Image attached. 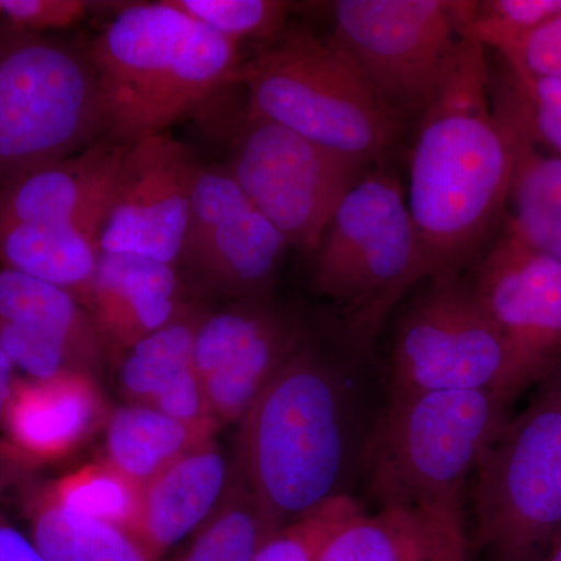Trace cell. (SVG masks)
<instances>
[{
    "mask_svg": "<svg viewBox=\"0 0 561 561\" xmlns=\"http://www.w3.org/2000/svg\"><path fill=\"white\" fill-rule=\"evenodd\" d=\"M512 157L493 111L485 47L463 33L413 147L409 213L426 278L459 275L507 205Z\"/></svg>",
    "mask_w": 561,
    "mask_h": 561,
    "instance_id": "6da1fadb",
    "label": "cell"
},
{
    "mask_svg": "<svg viewBox=\"0 0 561 561\" xmlns=\"http://www.w3.org/2000/svg\"><path fill=\"white\" fill-rule=\"evenodd\" d=\"M346 408L337 373L300 346L239 423L236 465L279 529L346 496Z\"/></svg>",
    "mask_w": 561,
    "mask_h": 561,
    "instance_id": "7a4b0ae2",
    "label": "cell"
},
{
    "mask_svg": "<svg viewBox=\"0 0 561 561\" xmlns=\"http://www.w3.org/2000/svg\"><path fill=\"white\" fill-rule=\"evenodd\" d=\"M238 46L168 0L125 7L88 49L106 131L122 144L165 133L238 81Z\"/></svg>",
    "mask_w": 561,
    "mask_h": 561,
    "instance_id": "3957f363",
    "label": "cell"
},
{
    "mask_svg": "<svg viewBox=\"0 0 561 561\" xmlns=\"http://www.w3.org/2000/svg\"><path fill=\"white\" fill-rule=\"evenodd\" d=\"M511 401L486 390L391 391L364 453L379 508L461 513L465 483Z\"/></svg>",
    "mask_w": 561,
    "mask_h": 561,
    "instance_id": "277c9868",
    "label": "cell"
},
{
    "mask_svg": "<svg viewBox=\"0 0 561 561\" xmlns=\"http://www.w3.org/2000/svg\"><path fill=\"white\" fill-rule=\"evenodd\" d=\"M238 83L250 116L275 122L370 168L397 139L401 119L348 55L309 32L279 33L249 61Z\"/></svg>",
    "mask_w": 561,
    "mask_h": 561,
    "instance_id": "5b68a950",
    "label": "cell"
},
{
    "mask_svg": "<svg viewBox=\"0 0 561 561\" xmlns=\"http://www.w3.org/2000/svg\"><path fill=\"white\" fill-rule=\"evenodd\" d=\"M106 131L90 50L0 24V187Z\"/></svg>",
    "mask_w": 561,
    "mask_h": 561,
    "instance_id": "8992f818",
    "label": "cell"
},
{
    "mask_svg": "<svg viewBox=\"0 0 561 561\" xmlns=\"http://www.w3.org/2000/svg\"><path fill=\"white\" fill-rule=\"evenodd\" d=\"M426 279L408 201L393 173L368 171L342 198L313 265V287L371 343L391 309Z\"/></svg>",
    "mask_w": 561,
    "mask_h": 561,
    "instance_id": "52a82bcc",
    "label": "cell"
},
{
    "mask_svg": "<svg viewBox=\"0 0 561 561\" xmlns=\"http://www.w3.org/2000/svg\"><path fill=\"white\" fill-rule=\"evenodd\" d=\"M478 545L530 561L561 535V378L482 454L472 493Z\"/></svg>",
    "mask_w": 561,
    "mask_h": 561,
    "instance_id": "ba28073f",
    "label": "cell"
},
{
    "mask_svg": "<svg viewBox=\"0 0 561 561\" xmlns=\"http://www.w3.org/2000/svg\"><path fill=\"white\" fill-rule=\"evenodd\" d=\"M401 317L391 391L486 390L516 397L534 373L459 275L431 279Z\"/></svg>",
    "mask_w": 561,
    "mask_h": 561,
    "instance_id": "9c48e42d",
    "label": "cell"
},
{
    "mask_svg": "<svg viewBox=\"0 0 561 561\" xmlns=\"http://www.w3.org/2000/svg\"><path fill=\"white\" fill-rule=\"evenodd\" d=\"M472 2L339 0L330 41L400 116H421L470 20Z\"/></svg>",
    "mask_w": 561,
    "mask_h": 561,
    "instance_id": "30bf717a",
    "label": "cell"
},
{
    "mask_svg": "<svg viewBox=\"0 0 561 561\" xmlns=\"http://www.w3.org/2000/svg\"><path fill=\"white\" fill-rule=\"evenodd\" d=\"M367 169L247 114L228 172L287 245L316 253L342 198Z\"/></svg>",
    "mask_w": 561,
    "mask_h": 561,
    "instance_id": "8fae6325",
    "label": "cell"
},
{
    "mask_svg": "<svg viewBox=\"0 0 561 561\" xmlns=\"http://www.w3.org/2000/svg\"><path fill=\"white\" fill-rule=\"evenodd\" d=\"M287 247L228 169L198 168L180 261L205 289L238 301L264 298Z\"/></svg>",
    "mask_w": 561,
    "mask_h": 561,
    "instance_id": "7c38bea8",
    "label": "cell"
},
{
    "mask_svg": "<svg viewBox=\"0 0 561 561\" xmlns=\"http://www.w3.org/2000/svg\"><path fill=\"white\" fill-rule=\"evenodd\" d=\"M198 162L169 133L128 144L103 221V253L175 265L190 224Z\"/></svg>",
    "mask_w": 561,
    "mask_h": 561,
    "instance_id": "4fadbf2b",
    "label": "cell"
},
{
    "mask_svg": "<svg viewBox=\"0 0 561 561\" xmlns=\"http://www.w3.org/2000/svg\"><path fill=\"white\" fill-rule=\"evenodd\" d=\"M298 348L290 321L265 298L206 312L195 334L192 362L219 427L241 423Z\"/></svg>",
    "mask_w": 561,
    "mask_h": 561,
    "instance_id": "5bb4252c",
    "label": "cell"
},
{
    "mask_svg": "<svg viewBox=\"0 0 561 561\" xmlns=\"http://www.w3.org/2000/svg\"><path fill=\"white\" fill-rule=\"evenodd\" d=\"M471 287L537 381L551 376L561 362V261L504 231L479 261Z\"/></svg>",
    "mask_w": 561,
    "mask_h": 561,
    "instance_id": "9a60e30c",
    "label": "cell"
},
{
    "mask_svg": "<svg viewBox=\"0 0 561 561\" xmlns=\"http://www.w3.org/2000/svg\"><path fill=\"white\" fill-rule=\"evenodd\" d=\"M128 144L99 140L0 187V225L77 224L103 228Z\"/></svg>",
    "mask_w": 561,
    "mask_h": 561,
    "instance_id": "2e32d148",
    "label": "cell"
},
{
    "mask_svg": "<svg viewBox=\"0 0 561 561\" xmlns=\"http://www.w3.org/2000/svg\"><path fill=\"white\" fill-rule=\"evenodd\" d=\"M238 478L236 459L216 438L206 442L144 486L133 535L151 559L161 561L220 511Z\"/></svg>",
    "mask_w": 561,
    "mask_h": 561,
    "instance_id": "e0dca14e",
    "label": "cell"
},
{
    "mask_svg": "<svg viewBox=\"0 0 561 561\" xmlns=\"http://www.w3.org/2000/svg\"><path fill=\"white\" fill-rule=\"evenodd\" d=\"M99 387L88 373L49 379L16 378L2 426L21 459H65L106 420Z\"/></svg>",
    "mask_w": 561,
    "mask_h": 561,
    "instance_id": "ac0fdd59",
    "label": "cell"
},
{
    "mask_svg": "<svg viewBox=\"0 0 561 561\" xmlns=\"http://www.w3.org/2000/svg\"><path fill=\"white\" fill-rule=\"evenodd\" d=\"M186 306L175 265L138 254L102 251L90 312L106 350L127 353L175 320Z\"/></svg>",
    "mask_w": 561,
    "mask_h": 561,
    "instance_id": "d6986e66",
    "label": "cell"
},
{
    "mask_svg": "<svg viewBox=\"0 0 561 561\" xmlns=\"http://www.w3.org/2000/svg\"><path fill=\"white\" fill-rule=\"evenodd\" d=\"M461 527V513L379 508L367 515L357 511L331 531L317 561H435Z\"/></svg>",
    "mask_w": 561,
    "mask_h": 561,
    "instance_id": "ffe728a7",
    "label": "cell"
},
{
    "mask_svg": "<svg viewBox=\"0 0 561 561\" xmlns=\"http://www.w3.org/2000/svg\"><path fill=\"white\" fill-rule=\"evenodd\" d=\"M102 228L77 224L0 225L3 268L69 291L90 311Z\"/></svg>",
    "mask_w": 561,
    "mask_h": 561,
    "instance_id": "44dd1931",
    "label": "cell"
},
{
    "mask_svg": "<svg viewBox=\"0 0 561 561\" xmlns=\"http://www.w3.org/2000/svg\"><path fill=\"white\" fill-rule=\"evenodd\" d=\"M511 149L505 230L524 245L561 261V157L546 150L494 110Z\"/></svg>",
    "mask_w": 561,
    "mask_h": 561,
    "instance_id": "7402d4cb",
    "label": "cell"
},
{
    "mask_svg": "<svg viewBox=\"0 0 561 561\" xmlns=\"http://www.w3.org/2000/svg\"><path fill=\"white\" fill-rule=\"evenodd\" d=\"M216 423H184L147 404L114 409L105 420V460L140 489L213 440Z\"/></svg>",
    "mask_w": 561,
    "mask_h": 561,
    "instance_id": "603a6c76",
    "label": "cell"
},
{
    "mask_svg": "<svg viewBox=\"0 0 561 561\" xmlns=\"http://www.w3.org/2000/svg\"><path fill=\"white\" fill-rule=\"evenodd\" d=\"M0 321L62 343L90 373L108 351L94 317L69 291L10 268L0 271Z\"/></svg>",
    "mask_w": 561,
    "mask_h": 561,
    "instance_id": "cb8c5ba5",
    "label": "cell"
},
{
    "mask_svg": "<svg viewBox=\"0 0 561 561\" xmlns=\"http://www.w3.org/2000/svg\"><path fill=\"white\" fill-rule=\"evenodd\" d=\"M31 522L46 561H154L130 531L70 512L47 491L33 504Z\"/></svg>",
    "mask_w": 561,
    "mask_h": 561,
    "instance_id": "d4e9b609",
    "label": "cell"
},
{
    "mask_svg": "<svg viewBox=\"0 0 561 561\" xmlns=\"http://www.w3.org/2000/svg\"><path fill=\"white\" fill-rule=\"evenodd\" d=\"M205 313L187 305L175 320L125 353L121 387L128 402L150 405L184 373L194 370L195 334Z\"/></svg>",
    "mask_w": 561,
    "mask_h": 561,
    "instance_id": "484cf974",
    "label": "cell"
},
{
    "mask_svg": "<svg viewBox=\"0 0 561 561\" xmlns=\"http://www.w3.org/2000/svg\"><path fill=\"white\" fill-rule=\"evenodd\" d=\"M278 530L239 472L220 511L192 537L175 561H254Z\"/></svg>",
    "mask_w": 561,
    "mask_h": 561,
    "instance_id": "4316f807",
    "label": "cell"
},
{
    "mask_svg": "<svg viewBox=\"0 0 561 561\" xmlns=\"http://www.w3.org/2000/svg\"><path fill=\"white\" fill-rule=\"evenodd\" d=\"M47 493L61 507L88 518L135 531L142 489L105 459L69 472Z\"/></svg>",
    "mask_w": 561,
    "mask_h": 561,
    "instance_id": "83f0119b",
    "label": "cell"
},
{
    "mask_svg": "<svg viewBox=\"0 0 561 561\" xmlns=\"http://www.w3.org/2000/svg\"><path fill=\"white\" fill-rule=\"evenodd\" d=\"M501 80L490 79L493 108L522 125L546 150L561 157V81L530 76L505 65Z\"/></svg>",
    "mask_w": 561,
    "mask_h": 561,
    "instance_id": "f1b7e54d",
    "label": "cell"
},
{
    "mask_svg": "<svg viewBox=\"0 0 561 561\" xmlns=\"http://www.w3.org/2000/svg\"><path fill=\"white\" fill-rule=\"evenodd\" d=\"M169 5L224 38L271 41L286 22L289 3L278 0H168Z\"/></svg>",
    "mask_w": 561,
    "mask_h": 561,
    "instance_id": "f546056e",
    "label": "cell"
},
{
    "mask_svg": "<svg viewBox=\"0 0 561 561\" xmlns=\"http://www.w3.org/2000/svg\"><path fill=\"white\" fill-rule=\"evenodd\" d=\"M561 13V0H489L472 2L467 35L502 57L511 55L530 33Z\"/></svg>",
    "mask_w": 561,
    "mask_h": 561,
    "instance_id": "4dcf8cb0",
    "label": "cell"
},
{
    "mask_svg": "<svg viewBox=\"0 0 561 561\" xmlns=\"http://www.w3.org/2000/svg\"><path fill=\"white\" fill-rule=\"evenodd\" d=\"M357 511L359 504L348 494L335 497L319 511L276 531L254 561H317L331 531Z\"/></svg>",
    "mask_w": 561,
    "mask_h": 561,
    "instance_id": "1f68e13d",
    "label": "cell"
},
{
    "mask_svg": "<svg viewBox=\"0 0 561 561\" xmlns=\"http://www.w3.org/2000/svg\"><path fill=\"white\" fill-rule=\"evenodd\" d=\"M0 345L28 378L49 379L62 373H88L79 357L57 341L0 321Z\"/></svg>",
    "mask_w": 561,
    "mask_h": 561,
    "instance_id": "d6a6232c",
    "label": "cell"
},
{
    "mask_svg": "<svg viewBox=\"0 0 561 561\" xmlns=\"http://www.w3.org/2000/svg\"><path fill=\"white\" fill-rule=\"evenodd\" d=\"M87 11L83 0H0V14L10 24L38 33L72 27Z\"/></svg>",
    "mask_w": 561,
    "mask_h": 561,
    "instance_id": "836d02e7",
    "label": "cell"
},
{
    "mask_svg": "<svg viewBox=\"0 0 561 561\" xmlns=\"http://www.w3.org/2000/svg\"><path fill=\"white\" fill-rule=\"evenodd\" d=\"M502 60L530 76L561 81V13L530 33Z\"/></svg>",
    "mask_w": 561,
    "mask_h": 561,
    "instance_id": "e575fe53",
    "label": "cell"
},
{
    "mask_svg": "<svg viewBox=\"0 0 561 561\" xmlns=\"http://www.w3.org/2000/svg\"><path fill=\"white\" fill-rule=\"evenodd\" d=\"M0 561H46L35 542L0 516Z\"/></svg>",
    "mask_w": 561,
    "mask_h": 561,
    "instance_id": "d590c367",
    "label": "cell"
},
{
    "mask_svg": "<svg viewBox=\"0 0 561 561\" xmlns=\"http://www.w3.org/2000/svg\"><path fill=\"white\" fill-rule=\"evenodd\" d=\"M14 370H16V365L13 364L7 351L0 345V424H2L3 413H5L11 390H13L14 381H16Z\"/></svg>",
    "mask_w": 561,
    "mask_h": 561,
    "instance_id": "8d00e7d4",
    "label": "cell"
},
{
    "mask_svg": "<svg viewBox=\"0 0 561 561\" xmlns=\"http://www.w3.org/2000/svg\"><path fill=\"white\" fill-rule=\"evenodd\" d=\"M435 561H471L470 546H468L463 527L454 531Z\"/></svg>",
    "mask_w": 561,
    "mask_h": 561,
    "instance_id": "74e56055",
    "label": "cell"
},
{
    "mask_svg": "<svg viewBox=\"0 0 561 561\" xmlns=\"http://www.w3.org/2000/svg\"><path fill=\"white\" fill-rule=\"evenodd\" d=\"M542 561H561V535L549 546L548 556Z\"/></svg>",
    "mask_w": 561,
    "mask_h": 561,
    "instance_id": "f35d334b",
    "label": "cell"
},
{
    "mask_svg": "<svg viewBox=\"0 0 561 561\" xmlns=\"http://www.w3.org/2000/svg\"><path fill=\"white\" fill-rule=\"evenodd\" d=\"M0 457H9V459H13V457H20L14 449L11 448L9 443H0Z\"/></svg>",
    "mask_w": 561,
    "mask_h": 561,
    "instance_id": "ab89813d",
    "label": "cell"
}]
</instances>
